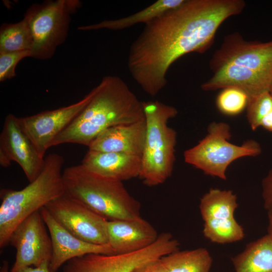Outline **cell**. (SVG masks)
I'll return each instance as SVG.
<instances>
[{
    "label": "cell",
    "instance_id": "33",
    "mask_svg": "<svg viewBox=\"0 0 272 272\" xmlns=\"http://www.w3.org/2000/svg\"><path fill=\"white\" fill-rule=\"evenodd\" d=\"M268 92H269V94H270V95L272 96V84H271V85L270 86Z\"/></svg>",
    "mask_w": 272,
    "mask_h": 272
},
{
    "label": "cell",
    "instance_id": "29",
    "mask_svg": "<svg viewBox=\"0 0 272 272\" xmlns=\"http://www.w3.org/2000/svg\"><path fill=\"white\" fill-rule=\"evenodd\" d=\"M261 126L272 132V112L263 119Z\"/></svg>",
    "mask_w": 272,
    "mask_h": 272
},
{
    "label": "cell",
    "instance_id": "6",
    "mask_svg": "<svg viewBox=\"0 0 272 272\" xmlns=\"http://www.w3.org/2000/svg\"><path fill=\"white\" fill-rule=\"evenodd\" d=\"M143 105L146 134L139 177L146 185L154 186L164 183L173 172L177 133L168 123L178 111L158 100L143 102Z\"/></svg>",
    "mask_w": 272,
    "mask_h": 272
},
{
    "label": "cell",
    "instance_id": "10",
    "mask_svg": "<svg viewBox=\"0 0 272 272\" xmlns=\"http://www.w3.org/2000/svg\"><path fill=\"white\" fill-rule=\"evenodd\" d=\"M45 208L59 224L77 237L91 243L108 244V221L64 193Z\"/></svg>",
    "mask_w": 272,
    "mask_h": 272
},
{
    "label": "cell",
    "instance_id": "5",
    "mask_svg": "<svg viewBox=\"0 0 272 272\" xmlns=\"http://www.w3.org/2000/svg\"><path fill=\"white\" fill-rule=\"evenodd\" d=\"M37 178L24 188L1 190L0 248L9 244L11 234L24 219L64 193L62 168L64 159L56 153L44 158Z\"/></svg>",
    "mask_w": 272,
    "mask_h": 272
},
{
    "label": "cell",
    "instance_id": "32",
    "mask_svg": "<svg viewBox=\"0 0 272 272\" xmlns=\"http://www.w3.org/2000/svg\"><path fill=\"white\" fill-rule=\"evenodd\" d=\"M267 231L268 234L272 237V218H269V224Z\"/></svg>",
    "mask_w": 272,
    "mask_h": 272
},
{
    "label": "cell",
    "instance_id": "19",
    "mask_svg": "<svg viewBox=\"0 0 272 272\" xmlns=\"http://www.w3.org/2000/svg\"><path fill=\"white\" fill-rule=\"evenodd\" d=\"M236 272H272V237L268 234L232 258Z\"/></svg>",
    "mask_w": 272,
    "mask_h": 272
},
{
    "label": "cell",
    "instance_id": "8",
    "mask_svg": "<svg viewBox=\"0 0 272 272\" xmlns=\"http://www.w3.org/2000/svg\"><path fill=\"white\" fill-rule=\"evenodd\" d=\"M81 6L78 0H49L26 10L24 18L33 37L31 57L46 60L53 56L67 37L71 15Z\"/></svg>",
    "mask_w": 272,
    "mask_h": 272
},
{
    "label": "cell",
    "instance_id": "20",
    "mask_svg": "<svg viewBox=\"0 0 272 272\" xmlns=\"http://www.w3.org/2000/svg\"><path fill=\"white\" fill-rule=\"evenodd\" d=\"M237 197L231 190L211 188L200 199L199 210L204 221L234 218Z\"/></svg>",
    "mask_w": 272,
    "mask_h": 272
},
{
    "label": "cell",
    "instance_id": "13",
    "mask_svg": "<svg viewBox=\"0 0 272 272\" xmlns=\"http://www.w3.org/2000/svg\"><path fill=\"white\" fill-rule=\"evenodd\" d=\"M40 211L52 243V253L49 264L50 272H56L62 265L75 257L91 253L114 254L108 244L91 243L71 233L52 217L45 207Z\"/></svg>",
    "mask_w": 272,
    "mask_h": 272
},
{
    "label": "cell",
    "instance_id": "22",
    "mask_svg": "<svg viewBox=\"0 0 272 272\" xmlns=\"http://www.w3.org/2000/svg\"><path fill=\"white\" fill-rule=\"evenodd\" d=\"M33 37L27 21L3 23L0 28V52L31 51Z\"/></svg>",
    "mask_w": 272,
    "mask_h": 272
},
{
    "label": "cell",
    "instance_id": "11",
    "mask_svg": "<svg viewBox=\"0 0 272 272\" xmlns=\"http://www.w3.org/2000/svg\"><path fill=\"white\" fill-rule=\"evenodd\" d=\"M40 211L33 213L14 230L9 244L16 249L15 263L11 272L26 266H37L51 258L52 248L50 236Z\"/></svg>",
    "mask_w": 272,
    "mask_h": 272
},
{
    "label": "cell",
    "instance_id": "21",
    "mask_svg": "<svg viewBox=\"0 0 272 272\" xmlns=\"http://www.w3.org/2000/svg\"><path fill=\"white\" fill-rule=\"evenodd\" d=\"M167 272H209L212 258L203 248L176 251L161 258Z\"/></svg>",
    "mask_w": 272,
    "mask_h": 272
},
{
    "label": "cell",
    "instance_id": "4",
    "mask_svg": "<svg viewBox=\"0 0 272 272\" xmlns=\"http://www.w3.org/2000/svg\"><path fill=\"white\" fill-rule=\"evenodd\" d=\"M64 194L108 221L141 218L140 202L122 182L97 174L82 164L62 172Z\"/></svg>",
    "mask_w": 272,
    "mask_h": 272
},
{
    "label": "cell",
    "instance_id": "23",
    "mask_svg": "<svg viewBox=\"0 0 272 272\" xmlns=\"http://www.w3.org/2000/svg\"><path fill=\"white\" fill-rule=\"evenodd\" d=\"M249 98L243 90L235 87L223 89L216 99L218 109L223 114L234 116L247 108Z\"/></svg>",
    "mask_w": 272,
    "mask_h": 272
},
{
    "label": "cell",
    "instance_id": "7",
    "mask_svg": "<svg viewBox=\"0 0 272 272\" xmlns=\"http://www.w3.org/2000/svg\"><path fill=\"white\" fill-rule=\"evenodd\" d=\"M231 137L229 125L223 122H213L208 134L195 146L184 152L186 163L201 170L206 174L226 180L228 166L237 159L255 157L261 153L260 145L249 140L241 145L229 142Z\"/></svg>",
    "mask_w": 272,
    "mask_h": 272
},
{
    "label": "cell",
    "instance_id": "18",
    "mask_svg": "<svg viewBox=\"0 0 272 272\" xmlns=\"http://www.w3.org/2000/svg\"><path fill=\"white\" fill-rule=\"evenodd\" d=\"M184 1L158 0L145 9L128 16L114 20H106L94 24L80 26L78 29L82 31L101 29L120 30L138 24H146L165 12L180 6Z\"/></svg>",
    "mask_w": 272,
    "mask_h": 272
},
{
    "label": "cell",
    "instance_id": "24",
    "mask_svg": "<svg viewBox=\"0 0 272 272\" xmlns=\"http://www.w3.org/2000/svg\"><path fill=\"white\" fill-rule=\"evenodd\" d=\"M247 109V120L251 129L261 126L263 119L272 112V96L269 92L261 93L249 99Z\"/></svg>",
    "mask_w": 272,
    "mask_h": 272
},
{
    "label": "cell",
    "instance_id": "28",
    "mask_svg": "<svg viewBox=\"0 0 272 272\" xmlns=\"http://www.w3.org/2000/svg\"><path fill=\"white\" fill-rule=\"evenodd\" d=\"M49 262H45L37 266H26L15 272H50Z\"/></svg>",
    "mask_w": 272,
    "mask_h": 272
},
{
    "label": "cell",
    "instance_id": "3",
    "mask_svg": "<svg viewBox=\"0 0 272 272\" xmlns=\"http://www.w3.org/2000/svg\"><path fill=\"white\" fill-rule=\"evenodd\" d=\"M93 89L89 102L53 140L51 147L65 143L88 147L108 128L145 119L143 102L120 77L105 76Z\"/></svg>",
    "mask_w": 272,
    "mask_h": 272
},
{
    "label": "cell",
    "instance_id": "2",
    "mask_svg": "<svg viewBox=\"0 0 272 272\" xmlns=\"http://www.w3.org/2000/svg\"><path fill=\"white\" fill-rule=\"evenodd\" d=\"M209 64L213 75L201 85V89L237 88L250 99L268 92L272 84V40L247 41L237 32L229 34Z\"/></svg>",
    "mask_w": 272,
    "mask_h": 272
},
{
    "label": "cell",
    "instance_id": "9",
    "mask_svg": "<svg viewBox=\"0 0 272 272\" xmlns=\"http://www.w3.org/2000/svg\"><path fill=\"white\" fill-rule=\"evenodd\" d=\"M179 243L168 232L142 250L124 254L91 253L73 258L64 264L63 272H131L135 268L178 251Z\"/></svg>",
    "mask_w": 272,
    "mask_h": 272
},
{
    "label": "cell",
    "instance_id": "16",
    "mask_svg": "<svg viewBox=\"0 0 272 272\" xmlns=\"http://www.w3.org/2000/svg\"><path fill=\"white\" fill-rule=\"evenodd\" d=\"M146 134V119L114 126L97 136L88 146L89 150L117 152L142 157Z\"/></svg>",
    "mask_w": 272,
    "mask_h": 272
},
{
    "label": "cell",
    "instance_id": "14",
    "mask_svg": "<svg viewBox=\"0 0 272 272\" xmlns=\"http://www.w3.org/2000/svg\"><path fill=\"white\" fill-rule=\"evenodd\" d=\"M0 150L20 166L30 182L37 178L43 168L44 158L39 155L24 132L19 117L12 113L7 115L4 121L0 134Z\"/></svg>",
    "mask_w": 272,
    "mask_h": 272
},
{
    "label": "cell",
    "instance_id": "27",
    "mask_svg": "<svg viewBox=\"0 0 272 272\" xmlns=\"http://www.w3.org/2000/svg\"><path fill=\"white\" fill-rule=\"evenodd\" d=\"M131 272H167L161 260V258L144 264Z\"/></svg>",
    "mask_w": 272,
    "mask_h": 272
},
{
    "label": "cell",
    "instance_id": "25",
    "mask_svg": "<svg viewBox=\"0 0 272 272\" xmlns=\"http://www.w3.org/2000/svg\"><path fill=\"white\" fill-rule=\"evenodd\" d=\"M31 55L30 50L0 52V81L4 82L15 77L17 64L22 59Z\"/></svg>",
    "mask_w": 272,
    "mask_h": 272
},
{
    "label": "cell",
    "instance_id": "15",
    "mask_svg": "<svg viewBox=\"0 0 272 272\" xmlns=\"http://www.w3.org/2000/svg\"><path fill=\"white\" fill-rule=\"evenodd\" d=\"M107 233L108 244L114 254L142 250L154 243L159 236L156 229L142 217L108 221Z\"/></svg>",
    "mask_w": 272,
    "mask_h": 272
},
{
    "label": "cell",
    "instance_id": "31",
    "mask_svg": "<svg viewBox=\"0 0 272 272\" xmlns=\"http://www.w3.org/2000/svg\"><path fill=\"white\" fill-rule=\"evenodd\" d=\"M0 272H9L8 262L4 260L0 268Z\"/></svg>",
    "mask_w": 272,
    "mask_h": 272
},
{
    "label": "cell",
    "instance_id": "30",
    "mask_svg": "<svg viewBox=\"0 0 272 272\" xmlns=\"http://www.w3.org/2000/svg\"><path fill=\"white\" fill-rule=\"evenodd\" d=\"M12 162L7 155L2 150H0L1 165L4 168H7L10 166Z\"/></svg>",
    "mask_w": 272,
    "mask_h": 272
},
{
    "label": "cell",
    "instance_id": "12",
    "mask_svg": "<svg viewBox=\"0 0 272 272\" xmlns=\"http://www.w3.org/2000/svg\"><path fill=\"white\" fill-rule=\"evenodd\" d=\"M94 94L93 89L79 101L67 106L19 117L21 126L43 158L53 140L79 114Z\"/></svg>",
    "mask_w": 272,
    "mask_h": 272
},
{
    "label": "cell",
    "instance_id": "1",
    "mask_svg": "<svg viewBox=\"0 0 272 272\" xmlns=\"http://www.w3.org/2000/svg\"><path fill=\"white\" fill-rule=\"evenodd\" d=\"M245 6L243 0H185L146 24L129 50L127 67L133 79L146 93L157 95L174 62L190 52H206L222 23Z\"/></svg>",
    "mask_w": 272,
    "mask_h": 272
},
{
    "label": "cell",
    "instance_id": "26",
    "mask_svg": "<svg viewBox=\"0 0 272 272\" xmlns=\"http://www.w3.org/2000/svg\"><path fill=\"white\" fill-rule=\"evenodd\" d=\"M264 207L268 218H272V168L262 181Z\"/></svg>",
    "mask_w": 272,
    "mask_h": 272
},
{
    "label": "cell",
    "instance_id": "17",
    "mask_svg": "<svg viewBox=\"0 0 272 272\" xmlns=\"http://www.w3.org/2000/svg\"><path fill=\"white\" fill-rule=\"evenodd\" d=\"M81 164L97 174L122 182L139 177L142 159L125 153L88 150Z\"/></svg>",
    "mask_w": 272,
    "mask_h": 272
}]
</instances>
